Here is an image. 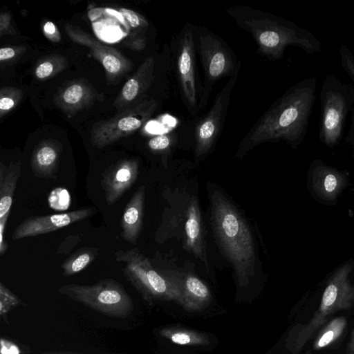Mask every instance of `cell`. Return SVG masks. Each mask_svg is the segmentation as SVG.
I'll return each mask as SVG.
<instances>
[{
  "instance_id": "obj_31",
  "label": "cell",
  "mask_w": 354,
  "mask_h": 354,
  "mask_svg": "<svg viewBox=\"0 0 354 354\" xmlns=\"http://www.w3.org/2000/svg\"><path fill=\"white\" fill-rule=\"evenodd\" d=\"M102 64L105 69L112 73L118 72L121 66L120 60L111 55L105 56L102 60Z\"/></svg>"
},
{
  "instance_id": "obj_12",
  "label": "cell",
  "mask_w": 354,
  "mask_h": 354,
  "mask_svg": "<svg viewBox=\"0 0 354 354\" xmlns=\"http://www.w3.org/2000/svg\"><path fill=\"white\" fill-rule=\"evenodd\" d=\"M94 212L92 207H85L66 213L28 217L15 228L12 239L17 241L58 230L90 217Z\"/></svg>"
},
{
  "instance_id": "obj_4",
  "label": "cell",
  "mask_w": 354,
  "mask_h": 354,
  "mask_svg": "<svg viewBox=\"0 0 354 354\" xmlns=\"http://www.w3.org/2000/svg\"><path fill=\"white\" fill-rule=\"evenodd\" d=\"M352 265L339 267L329 279L319 306L311 318L295 326L286 340V347L292 354H298L336 313L349 310L354 305V285L349 275Z\"/></svg>"
},
{
  "instance_id": "obj_34",
  "label": "cell",
  "mask_w": 354,
  "mask_h": 354,
  "mask_svg": "<svg viewBox=\"0 0 354 354\" xmlns=\"http://www.w3.org/2000/svg\"><path fill=\"white\" fill-rule=\"evenodd\" d=\"M8 218L0 220V255L2 256L7 250L8 244L6 241L5 234Z\"/></svg>"
},
{
  "instance_id": "obj_27",
  "label": "cell",
  "mask_w": 354,
  "mask_h": 354,
  "mask_svg": "<svg viewBox=\"0 0 354 354\" xmlns=\"http://www.w3.org/2000/svg\"><path fill=\"white\" fill-rule=\"evenodd\" d=\"M82 95V88L78 84H74L65 91L64 100L66 103L75 104L80 101Z\"/></svg>"
},
{
  "instance_id": "obj_23",
  "label": "cell",
  "mask_w": 354,
  "mask_h": 354,
  "mask_svg": "<svg viewBox=\"0 0 354 354\" xmlns=\"http://www.w3.org/2000/svg\"><path fill=\"white\" fill-rule=\"evenodd\" d=\"M71 198L68 191L57 187L51 191L48 198L49 207L57 211H64L71 205Z\"/></svg>"
},
{
  "instance_id": "obj_29",
  "label": "cell",
  "mask_w": 354,
  "mask_h": 354,
  "mask_svg": "<svg viewBox=\"0 0 354 354\" xmlns=\"http://www.w3.org/2000/svg\"><path fill=\"white\" fill-rule=\"evenodd\" d=\"M1 354H22L20 346L14 341L1 338Z\"/></svg>"
},
{
  "instance_id": "obj_6",
  "label": "cell",
  "mask_w": 354,
  "mask_h": 354,
  "mask_svg": "<svg viewBox=\"0 0 354 354\" xmlns=\"http://www.w3.org/2000/svg\"><path fill=\"white\" fill-rule=\"evenodd\" d=\"M60 294L105 316L124 319L133 310V302L123 286L112 278L94 284L68 283L59 288Z\"/></svg>"
},
{
  "instance_id": "obj_9",
  "label": "cell",
  "mask_w": 354,
  "mask_h": 354,
  "mask_svg": "<svg viewBox=\"0 0 354 354\" xmlns=\"http://www.w3.org/2000/svg\"><path fill=\"white\" fill-rule=\"evenodd\" d=\"M118 263L123 265L122 272L127 280L149 304L156 301H176L172 285L155 268L151 261L138 248L114 252Z\"/></svg>"
},
{
  "instance_id": "obj_26",
  "label": "cell",
  "mask_w": 354,
  "mask_h": 354,
  "mask_svg": "<svg viewBox=\"0 0 354 354\" xmlns=\"http://www.w3.org/2000/svg\"><path fill=\"white\" fill-rule=\"evenodd\" d=\"M82 235L71 234L66 236L59 245L57 254H68L81 241Z\"/></svg>"
},
{
  "instance_id": "obj_13",
  "label": "cell",
  "mask_w": 354,
  "mask_h": 354,
  "mask_svg": "<svg viewBox=\"0 0 354 354\" xmlns=\"http://www.w3.org/2000/svg\"><path fill=\"white\" fill-rule=\"evenodd\" d=\"M183 239L185 248L208 268L205 240L198 201L190 200L183 214Z\"/></svg>"
},
{
  "instance_id": "obj_3",
  "label": "cell",
  "mask_w": 354,
  "mask_h": 354,
  "mask_svg": "<svg viewBox=\"0 0 354 354\" xmlns=\"http://www.w3.org/2000/svg\"><path fill=\"white\" fill-rule=\"evenodd\" d=\"M211 223L215 237L232 264L239 286H245L254 274L252 236L234 206L219 192L211 196Z\"/></svg>"
},
{
  "instance_id": "obj_25",
  "label": "cell",
  "mask_w": 354,
  "mask_h": 354,
  "mask_svg": "<svg viewBox=\"0 0 354 354\" xmlns=\"http://www.w3.org/2000/svg\"><path fill=\"white\" fill-rule=\"evenodd\" d=\"M339 54L341 59L342 67L354 84V55L344 44L340 45Z\"/></svg>"
},
{
  "instance_id": "obj_22",
  "label": "cell",
  "mask_w": 354,
  "mask_h": 354,
  "mask_svg": "<svg viewBox=\"0 0 354 354\" xmlns=\"http://www.w3.org/2000/svg\"><path fill=\"white\" fill-rule=\"evenodd\" d=\"M23 304L24 301L17 295L0 283V317L6 324H8V314Z\"/></svg>"
},
{
  "instance_id": "obj_35",
  "label": "cell",
  "mask_w": 354,
  "mask_h": 354,
  "mask_svg": "<svg viewBox=\"0 0 354 354\" xmlns=\"http://www.w3.org/2000/svg\"><path fill=\"white\" fill-rule=\"evenodd\" d=\"M15 55V51L10 48H3L0 49V60L3 61L12 57Z\"/></svg>"
},
{
  "instance_id": "obj_19",
  "label": "cell",
  "mask_w": 354,
  "mask_h": 354,
  "mask_svg": "<svg viewBox=\"0 0 354 354\" xmlns=\"http://www.w3.org/2000/svg\"><path fill=\"white\" fill-rule=\"evenodd\" d=\"M346 326L347 319L344 316L331 319L317 334L313 342V349H324L335 343L344 333Z\"/></svg>"
},
{
  "instance_id": "obj_21",
  "label": "cell",
  "mask_w": 354,
  "mask_h": 354,
  "mask_svg": "<svg viewBox=\"0 0 354 354\" xmlns=\"http://www.w3.org/2000/svg\"><path fill=\"white\" fill-rule=\"evenodd\" d=\"M99 253L97 248L86 247L75 251L61 266L64 277L76 274L87 268Z\"/></svg>"
},
{
  "instance_id": "obj_32",
  "label": "cell",
  "mask_w": 354,
  "mask_h": 354,
  "mask_svg": "<svg viewBox=\"0 0 354 354\" xmlns=\"http://www.w3.org/2000/svg\"><path fill=\"white\" fill-rule=\"evenodd\" d=\"M120 12L122 13V16L128 21L131 27L136 28L140 26V19L133 11L122 8L120 9Z\"/></svg>"
},
{
  "instance_id": "obj_17",
  "label": "cell",
  "mask_w": 354,
  "mask_h": 354,
  "mask_svg": "<svg viewBox=\"0 0 354 354\" xmlns=\"http://www.w3.org/2000/svg\"><path fill=\"white\" fill-rule=\"evenodd\" d=\"M21 164L10 163L0 167V220L8 218L10 213L14 192L21 174Z\"/></svg>"
},
{
  "instance_id": "obj_18",
  "label": "cell",
  "mask_w": 354,
  "mask_h": 354,
  "mask_svg": "<svg viewBox=\"0 0 354 354\" xmlns=\"http://www.w3.org/2000/svg\"><path fill=\"white\" fill-rule=\"evenodd\" d=\"M159 335L171 342L183 346H206L209 337L201 332L178 326H165L158 330Z\"/></svg>"
},
{
  "instance_id": "obj_30",
  "label": "cell",
  "mask_w": 354,
  "mask_h": 354,
  "mask_svg": "<svg viewBox=\"0 0 354 354\" xmlns=\"http://www.w3.org/2000/svg\"><path fill=\"white\" fill-rule=\"evenodd\" d=\"M141 124V121L134 117H126L120 120L118 127L122 131H129L138 129Z\"/></svg>"
},
{
  "instance_id": "obj_36",
  "label": "cell",
  "mask_w": 354,
  "mask_h": 354,
  "mask_svg": "<svg viewBox=\"0 0 354 354\" xmlns=\"http://www.w3.org/2000/svg\"><path fill=\"white\" fill-rule=\"evenodd\" d=\"M14 106V101L10 97H2L0 100L1 110H8Z\"/></svg>"
},
{
  "instance_id": "obj_2",
  "label": "cell",
  "mask_w": 354,
  "mask_h": 354,
  "mask_svg": "<svg viewBox=\"0 0 354 354\" xmlns=\"http://www.w3.org/2000/svg\"><path fill=\"white\" fill-rule=\"evenodd\" d=\"M225 12L251 35L258 52L271 60L281 59L288 46L310 55L322 50L321 42L310 32L283 17L246 6H230Z\"/></svg>"
},
{
  "instance_id": "obj_40",
  "label": "cell",
  "mask_w": 354,
  "mask_h": 354,
  "mask_svg": "<svg viewBox=\"0 0 354 354\" xmlns=\"http://www.w3.org/2000/svg\"><path fill=\"white\" fill-rule=\"evenodd\" d=\"M42 354H82L77 352H48Z\"/></svg>"
},
{
  "instance_id": "obj_14",
  "label": "cell",
  "mask_w": 354,
  "mask_h": 354,
  "mask_svg": "<svg viewBox=\"0 0 354 354\" xmlns=\"http://www.w3.org/2000/svg\"><path fill=\"white\" fill-rule=\"evenodd\" d=\"M139 174L138 162L127 160L108 170L103 175L102 186L107 205H112L136 181Z\"/></svg>"
},
{
  "instance_id": "obj_20",
  "label": "cell",
  "mask_w": 354,
  "mask_h": 354,
  "mask_svg": "<svg viewBox=\"0 0 354 354\" xmlns=\"http://www.w3.org/2000/svg\"><path fill=\"white\" fill-rule=\"evenodd\" d=\"M57 153L52 147L44 146L35 153L31 167L34 174L40 178L53 176L57 169Z\"/></svg>"
},
{
  "instance_id": "obj_37",
  "label": "cell",
  "mask_w": 354,
  "mask_h": 354,
  "mask_svg": "<svg viewBox=\"0 0 354 354\" xmlns=\"http://www.w3.org/2000/svg\"><path fill=\"white\" fill-rule=\"evenodd\" d=\"M347 138L354 144V108L351 111V125Z\"/></svg>"
},
{
  "instance_id": "obj_28",
  "label": "cell",
  "mask_w": 354,
  "mask_h": 354,
  "mask_svg": "<svg viewBox=\"0 0 354 354\" xmlns=\"http://www.w3.org/2000/svg\"><path fill=\"white\" fill-rule=\"evenodd\" d=\"M139 83L134 79H130L124 86L122 95L127 100H133L139 91Z\"/></svg>"
},
{
  "instance_id": "obj_8",
  "label": "cell",
  "mask_w": 354,
  "mask_h": 354,
  "mask_svg": "<svg viewBox=\"0 0 354 354\" xmlns=\"http://www.w3.org/2000/svg\"><path fill=\"white\" fill-rule=\"evenodd\" d=\"M174 71L182 100L192 117L199 113L202 91L196 62L195 25L185 24L171 43Z\"/></svg>"
},
{
  "instance_id": "obj_5",
  "label": "cell",
  "mask_w": 354,
  "mask_h": 354,
  "mask_svg": "<svg viewBox=\"0 0 354 354\" xmlns=\"http://www.w3.org/2000/svg\"><path fill=\"white\" fill-rule=\"evenodd\" d=\"M195 44L204 75L200 112L206 107L212 88L218 80L238 76L241 62L229 44L205 26H195Z\"/></svg>"
},
{
  "instance_id": "obj_11",
  "label": "cell",
  "mask_w": 354,
  "mask_h": 354,
  "mask_svg": "<svg viewBox=\"0 0 354 354\" xmlns=\"http://www.w3.org/2000/svg\"><path fill=\"white\" fill-rule=\"evenodd\" d=\"M160 272L174 287L176 301L188 312H200L212 300L209 288L196 276L183 271L160 269Z\"/></svg>"
},
{
  "instance_id": "obj_24",
  "label": "cell",
  "mask_w": 354,
  "mask_h": 354,
  "mask_svg": "<svg viewBox=\"0 0 354 354\" xmlns=\"http://www.w3.org/2000/svg\"><path fill=\"white\" fill-rule=\"evenodd\" d=\"M177 135L174 132L158 135L151 138L149 147L154 151H167L176 144Z\"/></svg>"
},
{
  "instance_id": "obj_15",
  "label": "cell",
  "mask_w": 354,
  "mask_h": 354,
  "mask_svg": "<svg viewBox=\"0 0 354 354\" xmlns=\"http://www.w3.org/2000/svg\"><path fill=\"white\" fill-rule=\"evenodd\" d=\"M310 179L313 193L327 202L334 201L346 183L344 174L322 162L315 165Z\"/></svg>"
},
{
  "instance_id": "obj_1",
  "label": "cell",
  "mask_w": 354,
  "mask_h": 354,
  "mask_svg": "<svg viewBox=\"0 0 354 354\" xmlns=\"http://www.w3.org/2000/svg\"><path fill=\"white\" fill-rule=\"evenodd\" d=\"M317 80L307 77L288 88L250 129L240 142L236 156L241 158L266 142L283 140L296 148L306 136L317 97Z\"/></svg>"
},
{
  "instance_id": "obj_7",
  "label": "cell",
  "mask_w": 354,
  "mask_h": 354,
  "mask_svg": "<svg viewBox=\"0 0 354 354\" xmlns=\"http://www.w3.org/2000/svg\"><path fill=\"white\" fill-rule=\"evenodd\" d=\"M319 100V138L331 147L341 140L346 117L354 108V87L335 75H328L323 82Z\"/></svg>"
},
{
  "instance_id": "obj_33",
  "label": "cell",
  "mask_w": 354,
  "mask_h": 354,
  "mask_svg": "<svg viewBox=\"0 0 354 354\" xmlns=\"http://www.w3.org/2000/svg\"><path fill=\"white\" fill-rule=\"evenodd\" d=\"M53 66L50 62H46L41 64L36 69L35 73L37 77L44 78L53 72Z\"/></svg>"
},
{
  "instance_id": "obj_10",
  "label": "cell",
  "mask_w": 354,
  "mask_h": 354,
  "mask_svg": "<svg viewBox=\"0 0 354 354\" xmlns=\"http://www.w3.org/2000/svg\"><path fill=\"white\" fill-rule=\"evenodd\" d=\"M238 76L229 78L225 85L216 94L208 111L194 127V158L198 162L214 149L221 133L227 113L232 92Z\"/></svg>"
},
{
  "instance_id": "obj_16",
  "label": "cell",
  "mask_w": 354,
  "mask_h": 354,
  "mask_svg": "<svg viewBox=\"0 0 354 354\" xmlns=\"http://www.w3.org/2000/svg\"><path fill=\"white\" fill-rule=\"evenodd\" d=\"M145 187L141 185L133 194L124 209L120 235L127 242L136 245L143 225Z\"/></svg>"
},
{
  "instance_id": "obj_38",
  "label": "cell",
  "mask_w": 354,
  "mask_h": 354,
  "mask_svg": "<svg viewBox=\"0 0 354 354\" xmlns=\"http://www.w3.org/2000/svg\"><path fill=\"white\" fill-rule=\"evenodd\" d=\"M346 354H354V329L351 330L350 339L346 346Z\"/></svg>"
},
{
  "instance_id": "obj_39",
  "label": "cell",
  "mask_w": 354,
  "mask_h": 354,
  "mask_svg": "<svg viewBox=\"0 0 354 354\" xmlns=\"http://www.w3.org/2000/svg\"><path fill=\"white\" fill-rule=\"evenodd\" d=\"M44 31L47 33V34H50V35H52L55 32V25L50 22V21H48L46 22V24H45L44 27Z\"/></svg>"
}]
</instances>
